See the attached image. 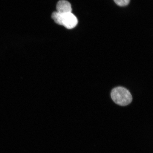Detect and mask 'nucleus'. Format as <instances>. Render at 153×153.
Returning <instances> with one entry per match:
<instances>
[{"label":"nucleus","instance_id":"1","mask_svg":"<svg viewBox=\"0 0 153 153\" xmlns=\"http://www.w3.org/2000/svg\"><path fill=\"white\" fill-rule=\"evenodd\" d=\"M52 18L57 25H63L68 29H73L78 24L77 18L72 13L61 14L55 12L52 13Z\"/></svg>","mask_w":153,"mask_h":153},{"label":"nucleus","instance_id":"2","mask_svg":"<svg viewBox=\"0 0 153 153\" xmlns=\"http://www.w3.org/2000/svg\"><path fill=\"white\" fill-rule=\"evenodd\" d=\"M111 97L115 103L121 106L128 105L132 100L131 94L126 88L123 87L114 88L111 92Z\"/></svg>","mask_w":153,"mask_h":153},{"label":"nucleus","instance_id":"3","mask_svg":"<svg viewBox=\"0 0 153 153\" xmlns=\"http://www.w3.org/2000/svg\"><path fill=\"white\" fill-rule=\"evenodd\" d=\"M56 9L57 12L61 14L71 13L72 11L71 4L66 0H60L59 1L56 6Z\"/></svg>","mask_w":153,"mask_h":153},{"label":"nucleus","instance_id":"4","mask_svg":"<svg viewBox=\"0 0 153 153\" xmlns=\"http://www.w3.org/2000/svg\"><path fill=\"white\" fill-rule=\"evenodd\" d=\"M114 1L117 5L124 7L128 4L130 0H114Z\"/></svg>","mask_w":153,"mask_h":153}]
</instances>
